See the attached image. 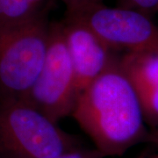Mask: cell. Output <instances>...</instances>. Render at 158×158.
I'll use <instances>...</instances> for the list:
<instances>
[{"instance_id":"obj_1","label":"cell","mask_w":158,"mask_h":158,"mask_svg":"<svg viewBox=\"0 0 158 158\" xmlns=\"http://www.w3.org/2000/svg\"><path fill=\"white\" fill-rule=\"evenodd\" d=\"M106 156H121L148 131L136 91L118 61L83 90L71 115Z\"/></svg>"},{"instance_id":"obj_2","label":"cell","mask_w":158,"mask_h":158,"mask_svg":"<svg viewBox=\"0 0 158 158\" xmlns=\"http://www.w3.org/2000/svg\"><path fill=\"white\" fill-rule=\"evenodd\" d=\"M80 143L23 99H0V158H54Z\"/></svg>"},{"instance_id":"obj_3","label":"cell","mask_w":158,"mask_h":158,"mask_svg":"<svg viewBox=\"0 0 158 158\" xmlns=\"http://www.w3.org/2000/svg\"><path fill=\"white\" fill-rule=\"evenodd\" d=\"M48 11L27 21L0 24V99H23L45 59Z\"/></svg>"},{"instance_id":"obj_4","label":"cell","mask_w":158,"mask_h":158,"mask_svg":"<svg viewBox=\"0 0 158 158\" xmlns=\"http://www.w3.org/2000/svg\"><path fill=\"white\" fill-rule=\"evenodd\" d=\"M78 93L62 21L50 22L45 59L37 77L23 98L54 122L70 116Z\"/></svg>"},{"instance_id":"obj_5","label":"cell","mask_w":158,"mask_h":158,"mask_svg":"<svg viewBox=\"0 0 158 158\" xmlns=\"http://www.w3.org/2000/svg\"><path fill=\"white\" fill-rule=\"evenodd\" d=\"M65 18L83 23L118 55L158 50V26L135 10L100 3L66 11Z\"/></svg>"},{"instance_id":"obj_6","label":"cell","mask_w":158,"mask_h":158,"mask_svg":"<svg viewBox=\"0 0 158 158\" xmlns=\"http://www.w3.org/2000/svg\"><path fill=\"white\" fill-rule=\"evenodd\" d=\"M62 24L79 96L118 61L119 55L111 50L83 23L64 18Z\"/></svg>"},{"instance_id":"obj_7","label":"cell","mask_w":158,"mask_h":158,"mask_svg":"<svg viewBox=\"0 0 158 158\" xmlns=\"http://www.w3.org/2000/svg\"><path fill=\"white\" fill-rule=\"evenodd\" d=\"M118 65L136 92L158 91V50L119 55Z\"/></svg>"},{"instance_id":"obj_8","label":"cell","mask_w":158,"mask_h":158,"mask_svg":"<svg viewBox=\"0 0 158 158\" xmlns=\"http://www.w3.org/2000/svg\"><path fill=\"white\" fill-rule=\"evenodd\" d=\"M48 11V0H0V24L27 21Z\"/></svg>"},{"instance_id":"obj_9","label":"cell","mask_w":158,"mask_h":158,"mask_svg":"<svg viewBox=\"0 0 158 158\" xmlns=\"http://www.w3.org/2000/svg\"><path fill=\"white\" fill-rule=\"evenodd\" d=\"M119 6L142 12L151 17L158 12V0H118Z\"/></svg>"},{"instance_id":"obj_10","label":"cell","mask_w":158,"mask_h":158,"mask_svg":"<svg viewBox=\"0 0 158 158\" xmlns=\"http://www.w3.org/2000/svg\"><path fill=\"white\" fill-rule=\"evenodd\" d=\"M54 158H104L98 151L95 148L93 149H86L83 148H79L72 151L62 154Z\"/></svg>"},{"instance_id":"obj_11","label":"cell","mask_w":158,"mask_h":158,"mask_svg":"<svg viewBox=\"0 0 158 158\" xmlns=\"http://www.w3.org/2000/svg\"><path fill=\"white\" fill-rule=\"evenodd\" d=\"M66 6V11H74L85 6L104 3L105 0H61Z\"/></svg>"},{"instance_id":"obj_12","label":"cell","mask_w":158,"mask_h":158,"mask_svg":"<svg viewBox=\"0 0 158 158\" xmlns=\"http://www.w3.org/2000/svg\"><path fill=\"white\" fill-rule=\"evenodd\" d=\"M146 141L151 142L153 144L158 146V127L156 128V129H153L150 132H148Z\"/></svg>"},{"instance_id":"obj_13","label":"cell","mask_w":158,"mask_h":158,"mask_svg":"<svg viewBox=\"0 0 158 158\" xmlns=\"http://www.w3.org/2000/svg\"><path fill=\"white\" fill-rule=\"evenodd\" d=\"M151 158H158V155H156V156H154Z\"/></svg>"}]
</instances>
